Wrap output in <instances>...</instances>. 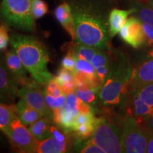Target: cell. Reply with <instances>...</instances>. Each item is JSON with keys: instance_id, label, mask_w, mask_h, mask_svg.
I'll use <instances>...</instances> for the list:
<instances>
[{"instance_id": "obj_16", "label": "cell", "mask_w": 153, "mask_h": 153, "mask_svg": "<svg viewBox=\"0 0 153 153\" xmlns=\"http://www.w3.org/2000/svg\"><path fill=\"white\" fill-rule=\"evenodd\" d=\"M70 142H61L51 136L43 140L38 141L36 152L38 153H63L68 152Z\"/></svg>"}, {"instance_id": "obj_27", "label": "cell", "mask_w": 153, "mask_h": 153, "mask_svg": "<svg viewBox=\"0 0 153 153\" xmlns=\"http://www.w3.org/2000/svg\"><path fill=\"white\" fill-rule=\"evenodd\" d=\"M45 97L48 106L52 110V111L65 104L67 101V95L65 94H62L59 97H53L52 95L45 93Z\"/></svg>"}, {"instance_id": "obj_8", "label": "cell", "mask_w": 153, "mask_h": 153, "mask_svg": "<svg viewBox=\"0 0 153 153\" xmlns=\"http://www.w3.org/2000/svg\"><path fill=\"white\" fill-rule=\"evenodd\" d=\"M37 82H29L19 89V96L32 108L43 114V116L53 119V111L45 101V91L38 86Z\"/></svg>"}, {"instance_id": "obj_22", "label": "cell", "mask_w": 153, "mask_h": 153, "mask_svg": "<svg viewBox=\"0 0 153 153\" xmlns=\"http://www.w3.org/2000/svg\"><path fill=\"white\" fill-rule=\"evenodd\" d=\"M99 89H94V88H85V89L76 88L74 93L84 102L87 103L93 107L97 101V98L99 97Z\"/></svg>"}, {"instance_id": "obj_12", "label": "cell", "mask_w": 153, "mask_h": 153, "mask_svg": "<svg viewBox=\"0 0 153 153\" xmlns=\"http://www.w3.org/2000/svg\"><path fill=\"white\" fill-rule=\"evenodd\" d=\"M153 82V59H146L136 69H133L131 87L137 90Z\"/></svg>"}, {"instance_id": "obj_1", "label": "cell", "mask_w": 153, "mask_h": 153, "mask_svg": "<svg viewBox=\"0 0 153 153\" xmlns=\"http://www.w3.org/2000/svg\"><path fill=\"white\" fill-rule=\"evenodd\" d=\"M72 10L76 42L102 51L109 50L108 23L104 17L85 4H74Z\"/></svg>"}, {"instance_id": "obj_25", "label": "cell", "mask_w": 153, "mask_h": 153, "mask_svg": "<svg viewBox=\"0 0 153 153\" xmlns=\"http://www.w3.org/2000/svg\"><path fill=\"white\" fill-rule=\"evenodd\" d=\"M48 10L47 4L43 0H31V12L35 19L41 18L46 14Z\"/></svg>"}, {"instance_id": "obj_37", "label": "cell", "mask_w": 153, "mask_h": 153, "mask_svg": "<svg viewBox=\"0 0 153 153\" xmlns=\"http://www.w3.org/2000/svg\"><path fill=\"white\" fill-rule=\"evenodd\" d=\"M145 56H146L147 59H153V48L148 51L146 55H145Z\"/></svg>"}, {"instance_id": "obj_15", "label": "cell", "mask_w": 153, "mask_h": 153, "mask_svg": "<svg viewBox=\"0 0 153 153\" xmlns=\"http://www.w3.org/2000/svg\"><path fill=\"white\" fill-rule=\"evenodd\" d=\"M55 16L72 39H75V28L71 7L68 3L59 5L55 11Z\"/></svg>"}, {"instance_id": "obj_24", "label": "cell", "mask_w": 153, "mask_h": 153, "mask_svg": "<svg viewBox=\"0 0 153 153\" xmlns=\"http://www.w3.org/2000/svg\"><path fill=\"white\" fill-rule=\"evenodd\" d=\"M91 62L94 67L95 69L103 68V67H111V59L109 55L106 53L102 50L98 49V51L96 52L91 59Z\"/></svg>"}, {"instance_id": "obj_2", "label": "cell", "mask_w": 153, "mask_h": 153, "mask_svg": "<svg viewBox=\"0 0 153 153\" xmlns=\"http://www.w3.org/2000/svg\"><path fill=\"white\" fill-rule=\"evenodd\" d=\"M10 43L36 82L44 84L54 78L48 69V53L37 38L29 35L14 34L10 37Z\"/></svg>"}, {"instance_id": "obj_7", "label": "cell", "mask_w": 153, "mask_h": 153, "mask_svg": "<svg viewBox=\"0 0 153 153\" xmlns=\"http://www.w3.org/2000/svg\"><path fill=\"white\" fill-rule=\"evenodd\" d=\"M5 134L11 143L21 152H36V147L38 140L34 137L18 117L12 120Z\"/></svg>"}, {"instance_id": "obj_13", "label": "cell", "mask_w": 153, "mask_h": 153, "mask_svg": "<svg viewBox=\"0 0 153 153\" xmlns=\"http://www.w3.org/2000/svg\"><path fill=\"white\" fill-rule=\"evenodd\" d=\"M77 114L70 109L66 104L53 111V120L57 127L65 133H70L73 131L75 118Z\"/></svg>"}, {"instance_id": "obj_36", "label": "cell", "mask_w": 153, "mask_h": 153, "mask_svg": "<svg viewBox=\"0 0 153 153\" xmlns=\"http://www.w3.org/2000/svg\"><path fill=\"white\" fill-rule=\"evenodd\" d=\"M143 120L145 121V124H146L148 128L150 131L153 132V114L150 115V116L145 117Z\"/></svg>"}, {"instance_id": "obj_34", "label": "cell", "mask_w": 153, "mask_h": 153, "mask_svg": "<svg viewBox=\"0 0 153 153\" xmlns=\"http://www.w3.org/2000/svg\"><path fill=\"white\" fill-rule=\"evenodd\" d=\"M143 29H144L146 43L148 46H153V26L151 25L145 24L143 22Z\"/></svg>"}, {"instance_id": "obj_38", "label": "cell", "mask_w": 153, "mask_h": 153, "mask_svg": "<svg viewBox=\"0 0 153 153\" xmlns=\"http://www.w3.org/2000/svg\"><path fill=\"white\" fill-rule=\"evenodd\" d=\"M149 4H150V6L152 8H153V0H149Z\"/></svg>"}, {"instance_id": "obj_35", "label": "cell", "mask_w": 153, "mask_h": 153, "mask_svg": "<svg viewBox=\"0 0 153 153\" xmlns=\"http://www.w3.org/2000/svg\"><path fill=\"white\" fill-rule=\"evenodd\" d=\"M145 132L147 137V152L153 153V132L148 128Z\"/></svg>"}, {"instance_id": "obj_29", "label": "cell", "mask_w": 153, "mask_h": 153, "mask_svg": "<svg viewBox=\"0 0 153 153\" xmlns=\"http://www.w3.org/2000/svg\"><path fill=\"white\" fill-rule=\"evenodd\" d=\"M54 78L60 86L70 83V82H75L74 81V75L73 72L69 71V70L63 68L59 70L58 73Z\"/></svg>"}, {"instance_id": "obj_33", "label": "cell", "mask_w": 153, "mask_h": 153, "mask_svg": "<svg viewBox=\"0 0 153 153\" xmlns=\"http://www.w3.org/2000/svg\"><path fill=\"white\" fill-rule=\"evenodd\" d=\"M51 136L54 137L57 140L61 142H70L68 136V133H65L63 130L57 126H51Z\"/></svg>"}, {"instance_id": "obj_4", "label": "cell", "mask_w": 153, "mask_h": 153, "mask_svg": "<svg viewBox=\"0 0 153 153\" xmlns=\"http://www.w3.org/2000/svg\"><path fill=\"white\" fill-rule=\"evenodd\" d=\"M1 15L9 26L29 33L36 29L35 19L31 12V0H3Z\"/></svg>"}, {"instance_id": "obj_18", "label": "cell", "mask_w": 153, "mask_h": 153, "mask_svg": "<svg viewBox=\"0 0 153 153\" xmlns=\"http://www.w3.org/2000/svg\"><path fill=\"white\" fill-rule=\"evenodd\" d=\"M51 119L45 116H42L29 126L28 130L36 139L41 141L51 136Z\"/></svg>"}, {"instance_id": "obj_3", "label": "cell", "mask_w": 153, "mask_h": 153, "mask_svg": "<svg viewBox=\"0 0 153 153\" xmlns=\"http://www.w3.org/2000/svg\"><path fill=\"white\" fill-rule=\"evenodd\" d=\"M133 68L124 57L111 65V70L99 91V99L104 106H119L124 102L131 86Z\"/></svg>"}, {"instance_id": "obj_26", "label": "cell", "mask_w": 153, "mask_h": 153, "mask_svg": "<svg viewBox=\"0 0 153 153\" xmlns=\"http://www.w3.org/2000/svg\"><path fill=\"white\" fill-rule=\"evenodd\" d=\"M144 102L153 107V82L137 90H133Z\"/></svg>"}, {"instance_id": "obj_28", "label": "cell", "mask_w": 153, "mask_h": 153, "mask_svg": "<svg viewBox=\"0 0 153 153\" xmlns=\"http://www.w3.org/2000/svg\"><path fill=\"white\" fill-rule=\"evenodd\" d=\"M139 18L145 24L153 26V8L150 6L140 4L139 9H137Z\"/></svg>"}, {"instance_id": "obj_17", "label": "cell", "mask_w": 153, "mask_h": 153, "mask_svg": "<svg viewBox=\"0 0 153 153\" xmlns=\"http://www.w3.org/2000/svg\"><path fill=\"white\" fill-rule=\"evenodd\" d=\"M15 108L17 116L26 126H30L43 116L41 112L32 108L22 99L15 105Z\"/></svg>"}, {"instance_id": "obj_10", "label": "cell", "mask_w": 153, "mask_h": 153, "mask_svg": "<svg viewBox=\"0 0 153 153\" xmlns=\"http://www.w3.org/2000/svg\"><path fill=\"white\" fill-rule=\"evenodd\" d=\"M18 96V84L6 65L0 62V102L13 101Z\"/></svg>"}, {"instance_id": "obj_5", "label": "cell", "mask_w": 153, "mask_h": 153, "mask_svg": "<svg viewBox=\"0 0 153 153\" xmlns=\"http://www.w3.org/2000/svg\"><path fill=\"white\" fill-rule=\"evenodd\" d=\"M90 139L105 153L123 152L122 132L106 118H97Z\"/></svg>"}, {"instance_id": "obj_6", "label": "cell", "mask_w": 153, "mask_h": 153, "mask_svg": "<svg viewBox=\"0 0 153 153\" xmlns=\"http://www.w3.org/2000/svg\"><path fill=\"white\" fill-rule=\"evenodd\" d=\"M122 146L123 152H147L146 134L140 128L138 122L133 116H128L123 123Z\"/></svg>"}, {"instance_id": "obj_32", "label": "cell", "mask_w": 153, "mask_h": 153, "mask_svg": "<svg viewBox=\"0 0 153 153\" xmlns=\"http://www.w3.org/2000/svg\"><path fill=\"white\" fill-rule=\"evenodd\" d=\"M61 65L63 68L74 72L76 66V57L72 53H68V54L62 58Z\"/></svg>"}, {"instance_id": "obj_30", "label": "cell", "mask_w": 153, "mask_h": 153, "mask_svg": "<svg viewBox=\"0 0 153 153\" xmlns=\"http://www.w3.org/2000/svg\"><path fill=\"white\" fill-rule=\"evenodd\" d=\"M45 93L52 95L53 97H59V96L64 94L62 87L57 83L55 78H53L52 79L49 80L46 83Z\"/></svg>"}, {"instance_id": "obj_23", "label": "cell", "mask_w": 153, "mask_h": 153, "mask_svg": "<svg viewBox=\"0 0 153 153\" xmlns=\"http://www.w3.org/2000/svg\"><path fill=\"white\" fill-rule=\"evenodd\" d=\"M74 72H82V73H85L91 76L94 79L99 80L98 76H97L96 69L94 67L92 63L90 61L85 60V59H76V66Z\"/></svg>"}, {"instance_id": "obj_20", "label": "cell", "mask_w": 153, "mask_h": 153, "mask_svg": "<svg viewBox=\"0 0 153 153\" xmlns=\"http://www.w3.org/2000/svg\"><path fill=\"white\" fill-rule=\"evenodd\" d=\"M18 117L16 108L13 105H6L0 102V130L6 133L12 120Z\"/></svg>"}, {"instance_id": "obj_21", "label": "cell", "mask_w": 153, "mask_h": 153, "mask_svg": "<svg viewBox=\"0 0 153 153\" xmlns=\"http://www.w3.org/2000/svg\"><path fill=\"white\" fill-rule=\"evenodd\" d=\"M97 51L98 49L95 48L88 46L76 42V44L72 45L69 53L74 55L76 59H85L91 62V59Z\"/></svg>"}, {"instance_id": "obj_19", "label": "cell", "mask_w": 153, "mask_h": 153, "mask_svg": "<svg viewBox=\"0 0 153 153\" xmlns=\"http://www.w3.org/2000/svg\"><path fill=\"white\" fill-rule=\"evenodd\" d=\"M131 106L133 111L131 113V116H133L137 120H143L147 116L153 114V107L144 102L135 91H133Z\"/></svg>"}, {"instance_id": "obj_9", "label": "cell", "mask_w": 153, "mask_h": 153, "mask_svg": "<svg viewBox=\"0 0 153 153\" xmlns=\"http://www.w3.org/2000/svg\"><path fill=\"white\" fill-rule=\"evenodd\" d=\"M120 37L126 43L134 48H139L146 43L143 22L137 17L132 16L119 32Z\"/></svg>"}, {"instance_id": "obj_11", "label": "cell", "mask_w": 153, "mask_h": 153, "mask_svg": "<svg viewBox=\"0 0 153 153\" xmlns=\"http://www.w3.org/2000/svg\"><path fill=\"white\" fill-rule=\"evenodd\" d=\"M5 62L6 67L18 85L24 86L30 82L27 76V70L14 49L7 53Z\"/></svg>"}, {"instance_id": "obj_14", "label": "cell", "mask_w": 153, "mask_h": 153, "mask_svg": "<svg viewBox=\"0 0 153 153\" xmlns=\"http://www.w3.org/2000/svg\"><path fill=\"white\" fill-rule=\"evenodd\" d=\"M137 11L136 8H133L128 10H120L114 9L111 11L108 17V32L111 38L114 37L120 32V29L126 24L128 21V17L133 13Z\"/></svg>"}, {"instance_id": "obj_31", "label": "cell", "mask_w": 153, "mask_h": 153, "mask_svg": "<svg viewBox=\"0 0 153 153\" xmlns=\"http://www.w3.org/2000/svg\"><path fill=\"white\" fill-rule=\"evenodd\" d=\"M10 41L8 33V27L6 25H0V51H4L8 47Z\"/></svg>"}]
</instances>
